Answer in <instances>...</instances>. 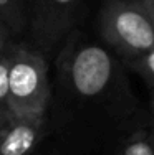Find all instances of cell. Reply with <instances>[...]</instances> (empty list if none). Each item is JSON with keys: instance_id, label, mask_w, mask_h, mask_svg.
<instances>
[{"instance_id": "cell-1", "label": "cell", "mask_w": 154, "mask_h": 155, "mask_svg": "<svg viewBox=\"0 0 154 155\" xmlns=\"http://www.w3.org/2000/svg\"><path fill=\"white\" fill-rule=\"evenodd\" d=\"M51 102L48 63L35 48L15 45L9 48V96L7 110L12 114H46Z\"/></svg>"}, {"instance_id": "cell-2", "label": "cell", "mask_w": 154, "mask_h": 155, "mask_svg": "<svg viewBox=\"0 0 154 155\" xmlns=\"http://www.w3.org/2000/svg\"><path fill=\"white\" fill-rule=\"evenodd\" d=\"M98 30L106 45L126 61L154 48V21L133 0H106Z\"/></svg>"}, {"instance_id": "cell-3", "label": "cell", "mask_w": 154, "mask_h": 155, "mask_svg": "<svg viewBox=\"0 0 154 155\" xmlns=\"http://www.w3.org/2000/svg\"><path fill=\"white\" fill-rule=\"evenodd\" d=\"M81 0H27V28L40 54H51L75 30Z\"/></svg>"}, {"instance_id": "cell-4", "label": "cell", "mask_w": 154, "mask_h": 155, "mask_svg": "<svg viewBox=\"0 0 154 155\" xmlns=\"http://www.w3.org/2000/svg\"><path fill=\"white\" fill-rule=\"evenodd\" d=\"M48 114L27 116L9 112L0 129V155H32L46 132Z\"/></svg>"}, {"instance_id": "cell-5", "label": "cell", "mask_w": 154, "mask_h": 155, "mask_svg": "<svg viewBox=\"0 0 154 155\" xmlns=\"http://www.w3.org/2000/svg\"><path fill=\"white\" fill-rule=\"evenodd\" d=\"M0 25L12 36L27 30V0H0Z\"/></svg>"}, {"instance_id": "cell-6", "label": "cell", "mask_w": 154, "mask_h": 155, "mask_svg": "<svg viewBox=\"0 0 154 155\" xmlns=\"http://www.w3.org/2000/svg\"><path fill=\"white\" fill-rule=\"evenodd\" d=\"M115 155H154V130L146 127L129 132L116 147Z\"/></svg>"}, {"instance_id": "cell-7", "label": "cell", "mask_w": 154, "mask_h": 155, "mask_svg": "<svg viewBox=\"0 0 154 155\" xmlns=\"http://www.w3.org/2000/svg\"><path fill=\"white\" fill-rule=\"evenodd\" d=\"M129 68L134 73H138L142 79L146 81L149 87H154V48H151L149 51H146L144 54H141L136 60L128 61Z\"/></svg>"}, {"instance_id": "cell-8", "label": "cell", "mask_w": 154, "mask_h": 155, "mask_svg": "<svg viewBox=\"0 0 154 155\" xmlns=\"http://www.w3.org/2000/svg\"><path fill=\"white\" fill-rule=\"evenodd\" d=\"M9 96V50L0 53V110H7Z\"/></svg>"}, {"instance_id": "cell-9", "label": "cell", "mask_w": 154, "mask_h": 155, "mask_svg": "<svg viewBox=\"0 0 154 155\" xmlns=\"http://www.w3.org/2000/svg\"><path fill=\"white\" fill-rule=\"evenodd\" d=\"M12 46V35L0 25V53H5Z\"/></svg>"}, {"instance_id": "cell-10", "label": "cell", "mask_w": 154, "mask_h": 155, "mask_svg": "<svg viewBox=\"0 0 154 155\" xmlns=\"http://www.w3.org/2000/svg\"><path fill=\"white\" fill-rule=\"evenodd\" d=\"M133 2L138 3V5L146 12V15L154 21V0H133Z\"/></svg>"}, {"instance_id": "cell-11", "label": "cell", "mask_w": 154, "mask_h": 155, "mask_svg": "<svg viewBox=\"0 0 154 155\" xmlns=\"http://www.w3.org/2000/svg\"><path fill=\"white\" fill-rule=\"evenodd\" d=\"M152 96H151V104H149V109H151V125L149 127L154 130V87H152Z\"/></svg>"}, {"instance_id": "cell-12", "label": "cell", "mask_w": 154, "mask_h": 155, "mask_svg": "<svg viewBox=\"0 0 154 155\" xmlns=\"http://www.w3.org/2000/svg\"><path fill=\"white\" fill-rule=\"evenodd\" d=\"M7 116H9V110H0V129H2L3 124H5Z\"/></svg>"}]
</instances>
